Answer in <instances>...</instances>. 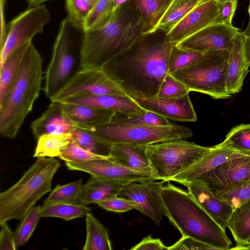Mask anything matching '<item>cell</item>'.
<instances>
[{"label":"cell","instance_id":"6da1fadb","mask_svg":"<svg viewBox=\"0 0 250 250\" xmlns=\"http://www.w3.org/2000/svg\"><path fill=\"white\" fill-rule=\"evenodd\" d=\"M146 37L108 61L101 68L132 98L156 96L168 73L172 45L164 37Z\"/></svg>","mask_w":250,"mask_h":250},{"label":"cell","instance_id":"7a4b0ae2","mask_svg":"<svg viewBox=\"0 0 250 250\" xmlns=\"http://www.w3.org/2000/svg\"><path fill=\"white\" fill-rule=\"evenodd\" d=\"M142 27L140 16H129L121 7L101 25L84 31L79 54L80 69H101L145 37Z\"/></svg>","mask_w":250,"mask_h":250},{"label":"cell","instance_id":"3957f363","mask_svg":"<svg viewBox=\"0 0 250 250\" xmlns=\"http://www.w3.org/2000/svg\"><path fill=\"white\" fill-rule=\"evenodd\" d=\"M162 197L169 221L181 233L216 250L230 249L231 241L221 227L190 193L171 184L163 186Z\"/></svg>","mask_w":250,"mask_h":250},{"label":"cell","instance_id":"277c9868","mask_svg":"<svg viewBox=\"0 0 250 250\" xmlns=\"http://www.w3.org/2000/svg\"><path fill=\"white\" fill-rule=\"evenodd\" d=\"M42 58L31 42L19 73L0 105V134L14 138L40 95L43 80Z\"/></svg>","mask_w":250,"mask_h":250},{"label":"cell","instance_id":"5b68a950","mask_svg":"<svg viewBox=\"0 0 250 250\" xmlns=\"http://www.w3.org/2000/svg\"><path fill=\"white\" fill-rule=\"evenodd\" d=\"M60 167L54 158H39L20 180L0 193V225L21 220L44 194L51 190L53 176Z\"/></svg>","mask_w":250,"mask_h":250},{"label":"cell","instance_id":"8992f818","mask_svg":"<svg viewBox=\"0 0 250 250\" xmlns=\"http://www.w3.org/2000/svg\"><path fill=\"white\" fill-rule=\"evenodd\" d=\"M230 50L206 51L189 65L171 74L188 88L189 91L207 94L213 99H228L232 96L226 90Z\"/></svg>","mask_w":250,"mask_h":250},{"label":"cell","instance_id":"52a82bcc","mask_svg":"<svg viewBox=\"0 0 250 250\" xmlns=\"http://www.w3.org/2000/svg\"><path fill=\"white\" fill-rule=\"evenodd\" d=\"M83 128L111 145L121 143L147 145L173 140H186L193 136L189 128L172 124L155 126L110 122Z\"/></svg>","mask_w":250,"mask_h":250},{"label":"cell","instance_id":"ba28073f","mask_svg":"<svg viewBox=\"0 0 250 250\" xmlns=\"http://www.w3.org/2000/svg\"><path fill=\"white\" fill-rule=\"evenodd\" d=\"M184 139L146 145V154L158 180L169 182L190 167L212 149Z\"/></svg>","mask_w":250,"mask_h":250},{"label":"cell","instance_id":"9c48e42d","mask_svg":"<svg viewBox=\"0 0 250 250\" xmlns=\"http://www.w3.org/2000/svg\"><path fill=\"white\" fill-rule=\"evenodd\" d=\"M83 32L68 17L61 22L51 58L45 72L43 90L48 98L52 97L72 75L76 45L82 42Z\"/></svg>","mask_w":250,"mask_h":250},{"label":"cell","instance_id":"30bf717a","mask_svg":"<svg viewBox=\"0 0 250 250\" xmlns=\"http://www.w3.org/2000/svg\"><path fill=\"white\" fill-rule=\"evenodd\" d=\"M128 96L121 86L102 69H80L50 99L61 102L81 95Z\"/></svg>","mask_w":250,"mask_h":250},{"label":"cell","instance_id":"8fae6325","mask_svg":"<svg viewBox=\"0 0 250 250\" xmlns=\"http://www.w3.org/2000/svg\"><path fill=\"white\" fill-rule=\"evenodd\" d=\"M51 20V14L45 5L29 8L9 23L4 45L0 49V66L15 50L31 42Z\"/></svg>","mask_w":250,"mask_h":250},{"label":"cell","instance_id":"7c38bea8","mask_svg":"<svg viewBox=\"0 0 250 250\" xmlns=\"http://www.w3.org/2000/svg\"><path fill=\"white\" fill-rule=\"evenodd\" d=\"M132 182L125 184L118 196L131 201L135 209L150 218L157 225L167 216L162 197L164 181Z\"/></svg>","mask_w":250,"mask_h":250},{"label":"cell","instance_id":"4fadbf2b","mask_svg":"<svg viewBox=\"0 0 250 250\" xmlns=\"http://www.w3.org/2000/svg\"><path fill=\"white\" fill-rule=\"evenodd\" d=\"M220 6L217 0H206L201 3L165 34V40L176 45L209 26L224 23Z\"/></svg>","mask_w":250,"mask_h":250},{"label":"cell","instance_id":"5bb4252c","mask_svg":"<svg viewBox=\"0 0 250 250\" xmlns=\"http://www.w3.org/2000/svg\"><path fill=\"white\" fill-rule=\"evenodd\" d=\"M65 165L69 170L82 171L92 176L119 181L125 184L158 180L153 173L130 169L113 162L108 158L80 163L65 162Z\"/></svg>","mask_w":250,"mask_h":250},{"label":"cell","instance_id":"9a60e30c","mask_svg":"<svg viewBox=\"0 0 250 250\" xmlns=\"http://www.w3.org/2000/svg\"><path fill=\"white\" fill-rule=\"evenodd\" d=\"M250 159V154L229 159L202 175L196 180L202 182L214 192L228 188L248 180Z\"/></svg>","mask_w":250,"mask_h":250},{"label":"cell","instance_id":"2e32d148","mask_svg":"<svg viewBox=\"0 0 250 250\" xmlns=\"http://www.w3.org/2000/svg\"><path fill=\"white\" fill-rule=\"evenodd\" d=\"M239 31L232 25L215 24L203 29L176 45L202 52L230 50L233 39Z\"/></svg>","mask_w":250,"mask_h":250},{"label":"cell","instance_id":"e0dca14e","mask_svg":"<svg viewBox=\"0 0 250 250\" xmlns=\"http://www.w3.org/2000/svg\"><path fill=\"white\" fill-rule=\"evenodd\" d=\"M146 110L167 119L184 122H195L197 115L189 94L177 98H132Z\"/></svg>","mask_w":250,"mask_h":250},{"label":"cell","instance_id":"ac0fdd59","mask_svg":"<svg viewBox=\"0 0 250 250\" xmlns=\"http://www.w3.org/2000/svg\"><path fill=\"white\" fill-rule=\"evenodd\" d=\"M200 206L223 228L228 227L233 208L199 180L184 185Z\"/></svg>","mask_w":250,"mask_h":250},{"label":"cell","instance_id":"d6986e66","mask_svg":"<svg viewBox=\"0 0 250 250\" xmlns=\"http://www.w3.org/2000/svg\"><path fill=\"white\" fill-rule=\"evenodd\" d=\"M77 127L64 109L62 103L58 102H51L42 115L30 125L37 140L44 134L71 133Z\"/></svg>","mask_w":250,"mask_h":250},{"label":"cell","instance_id":"ffe728a7","mask_svg":"<svg viewBox=\"0 0 250 250\" xmlns=\"http://www.w3.org/2000/svg\"><path fill=\"white\" fill-rule=\"evenodd\" d=\"M62 103L92 106L129 115H139L147 110L129 96L85 94L72 97Z\"/></svg>","mask_w":250,"mask_h":250},{"label":"cell","instance_id":"44dd1931","mask_svg":"<svg viewBox=\"0 0 250 250\" xmlns=\"http://www.w3.org/2000/svg\"><path fill=\"white\" fill-rule=\"evenodd\" d=\"M247 154L220 146L218 144L196 163L179 174L171 178L169 181L185 184L197 180L205 173L211 170L225 162Z\"/></svg>","mask_w":250,"mask_h":250},{"label":"cell","instance_id":"7402d4cb","mask_svg":"<svg viewBox=\"0 0 250 250\" xmlns=\"http://www.w3.org/2000/svg\"><path fill=\"white\" fill-rule=\"evenodd\" d=\"M244 41L245 36L239 31L233 39L230 50L226 87L231 95L240 92L249 71L245 57Z\"/></svg>","mask_w":250,"mask_h":250},{"label":"cell","instance_id":"603a6c76","mask_svg":"<svg viewBox=\"0 0 250 250\" xmlns=\"http://www.w3.org/2000/svg\"><path fill=\"white\" fill-rule=\"evenodd\" d=\"M108 159L135 170L153 173L146 154V145L116 144L111 145Z\"/></svg>","mask_w":250,"mask_h":250},{"label":"cell","instance_id":"cb8c5ba5","mask_svg":"<svg viewBox=\"0 0 250 250\" xmlns=\"http://www.w3.org/2000/svg\"><path fill=\"white\" fill-rule=\"evenodd\" d=\"M125 184L119 181L91 176L83 185L79 198L80 204H97L106 198L118 196Z\"/></svg>","mask_w":250,"mask_h":250},{"label":"cell","instance_id":"d4e9b609","mask_svg":"<svg viewBox=\"0 0 250 250\" xmlns=\"http://www.w3.org/2000/svg\"><path fill=\"white\" fill-rule=\"evenodd\" d=\"M62 104L73 122L77 126L83 128L109 123L116 112L92 106L66 103Z\"/></svg>","mask_w":250,"mask_h":250},{"label":"cell","instance_id":"484cf974","mask_svg":"<svg viewBox=\"0 0 250 250\" xmlns=\"http://www.w3.org/2000/svg\"><path fill=\"white\" fill-rule=\"evenodd\" d=\"M173 0H134L142 21V34L146 37L156 32V28Z\"/></svg>","mask_w":250,"mask_h":250},{"label":"cell","instance_id":"4316f807","mask_svg":"<svg viewBox=\"0 0 250 250\" xmlns=\"http://www.w3.org/2000/svg\"><path fill=\"white\" fill-rule=\"evenodd\" d=\"M31 42H28L15 50L0 66V105L19 73L24 56Z\"/></svg>","mask_w":250,"mask_h":250},{"label":"cell","instance_id":"83f0119b","mask_svg":"<svg viewBox=\"0 0 250 250\" xmlns=\"http://www.w3.org/2000/svg\"><path fill=\"white\" fill-rule=\"evenodd\" d=\"M227 228L236 244L230 249L242 250L250 239V201L234 208Z\"/></svg>","mask_w":250,"mask_h":250},{"label":"cell","instance_id":"f1b7e54d","mask_svg":"<svg viewBox=\"0 0 250 250\" xmlns=\"http://www.w3.org/2000/svg\"><path fill=\"white\" fill-rule=\"evenodd\" d=\"M208 0H173L156 28L168 33L196 7Z\"/></svg>","mask_w":250,"mask_h":250},{"label":"cell","instance_id":"f546056e","mask_svg":"<svg viewBox=\"0 0 250 250\" xmlns=\"http://www.w3.org/2000/svg\"><path fill=\"white\" fill-rule=\"evenodd\" d=\"M86 237L83 250H111L107 230L90 212L85 216Z\"/></svg>","mask_w":250,"mask_h":250},{"label":"cell","instance_id":"4dcf8cb0","mask_svg":"<svg viewBox=\"0 0 250 250\" xmlns=\"http://www.w3.org/2000/svg\"><path fill=\"white\" fill-rule=\"evenodd\" d=\"M72 139L71 133L42 135L37 139L33 156L38 158L58 157Z\"/></svg>","mask_w":250,"mask_h":250},{"label":"cell","instance_id":"1f68e13d","mask_svg":"<svg viewBox=\"0 0 250 250\" xmlns=\"http://www.w3.org/2000/svg\"><path fill=\"white\" fill-rule=\"evenodd\" d=\"M90 211L89 207L81 204L44 201L41 208V216L59 217L67 221L85 216Z\"/></svg>","mask_w":250,"mask_h":250},{"label":"cell","instance_id":"d6a6232c","mask_svg":"<svg viewBox=\"0 0 250 250\" xmlns=\"http://www.w3.org/2000/svg\"><path fill=\"white\" fill-rule=\"evenodd\" d=\"M71 133L73 140L82 148L97 155L109 157L111 145L103 141L90 131L77 126Z\"/></svg>","mask_w":250,"mask_h":250},{"label":"cell","instance_id":"836d02e7","mask_svg":"<svg viewBox=\"0 0 250 250\" xmlns=\"http://www.w3.org/2000/svg\"><path fill=\"white\" fill-rule=\"evenodd\" d=\"M218 145L250 154V124H241L233 127L227 134L224 141Z\"/></svg>","mask_w":250,"mask_h":250},{"label":"cell","instance_id":"e575fe53","mask_svg":"<svg viewBox=\"0 0 250 250\" xmlns=\"http://www.w3.org/2000/svg\"><path fill=\"white\" fill-rule=\"evenodd\" d=\"M40 206L33 207L21 219L15 232L17 248L25 245L35 229L41 216Z\"/></svg>","mask_w":250,"mask_h":250},{"label":"cell","instance_id":"d590c367","mask_svg":"<svg viewBox=\"0 0 250 250\" xmlns=\"http://www.w3.org/2000/svg\"><path fill=\"white\" fill-rule=\"evenodd\" d=\"M205 53L172 45L168 59V73L171 74L189 65Z\"/></svg>","mask_w":250,"mask_h":250},{"label":"cell","instance_id":"8d00e7d4","mask_svg":"<svg viewBox=\"0 0 250 250\" xmlns=\"http://www.w3.org/2000/svg\"><path fill=\"white\" fill-rule=\"evenodd\" d=\"M110 122L141 125L166 126L171 124L167 118L147 110L139 115L115 112Z\"/></svg>","mask_w":250,"mask_h":250},{"label":"cell","instance_id":"74e56055","mask_svg":"<svg viewBox=\"0 0 250 250\" xmlns=\"http://www.w3.org/2000/svg\"><path fill=\"white\" fill-rule=\"evenodd\" d=\"M83 186L82 179L63 185H58L45 201L80 204L79 198Z\"/></svg>","mask_w":250,"mask_h":250},{"label":"cell","instance_id":"f35d334b","mask_svg":"<svg viewBox=\"0 0 250 250\" xmlns=\"http://www.w3.org/2000/svg\"><path fill=\"white\" fill-rule=\"evenodd\" d=\"M214 193L235 208L250 201V180Z\"/></svg>","mask_w":250,"mask_h":250},{"label":"cell","instance_id":"ab89813d","mask_svg":"<svg viewBox=\"0 0 250 250\" xmlns=\"http://www.w3.org/2000/svg\"><path fill=\"white\" fill-rule=\"evenodd\" d=\"M113 0H98L91 8L85 22L83 31L98 27L113 13Z\"/></svg>","mask_w":250,"mask_h":250},{"label":"cell","instance_id":"60d3db41","mask_svg":"<svg viewBox=\"0 0 250 250\" xmlns=\"http://www.w3.org/2000/svg\"><path fill=\"white\" fill-rule=\"evenodd\" d=\"M93 5L89 0H66L67 17L73 24L83 30L86 19Z\"/></svg>","mask_w":250,"mask_h":250},{"label":"cell","instance_id":"b9f144b4","mask_svg":"<svg viewBox=\"0 0 250 250\" xmlns=\"http://www.w3.org/2000/svg\"><path fill=\"white\" fill-rule=\"evenodd\" d=\"M65 162L80 163L96 159L108 158L92 153L80 146L72 139L58 157Z\"/></svg>","mask_w":250,"mask_h":250},{"label":"cell","instance_id":"7bdbcfd3","mask_svg":"<svg viewBox=\"0 0 250 250\" xmlns=\"http://www.w3.org/2000/svg\"><path fill=\"white\" fill-rule=\"evenodd\" d=\"M189 92L184 84L167 73L163 80L156 96L161 98H177L184 96Z\"/></svg>","mask_w":250,"mask_h":250},{"label":"cell","instance_id":"ee69618b","mask_svg":"<svg viewBox=\"0 0 250 250\" xmlns=\"http://www.w3.org/2000/svg\"><path fill=\"white\" fill-rule=\"evenodd\" d=\"M97 204L104 209L117 213L125 212L135 209V205L131 201L119 196L106 198Z\"/></svg>","mask_w":250,"mask_h":250},{"label":"cell","instance_id":"f6af8a7d","mask_svg":"<svg viewBox=\"0 0 250 250\" xmlns=\"http://www.w3.org/2000/svg\"><path fill=\"white\" fill-rule=\"evenodd\" d=\"M216 250L213 247L189 236H182L176 243L168 247V250Z\"/></svg>","mask_w":250,"mask_h":250},{"label":"cell","instance_id":"bcb514c9","mask_svg":"<svg viewBox=\"0 0 250 250\" xmlns=\"http://www.w3.org/2000/svg\"><path fill=\"white\" fill-rule=\"evenodd\" d=\"M0 250H15L17 249L15 237L6 222L0 225Z\"/></svg>","mask_w":250,"mask_h":250},{"label":"cell","instance_id":"7dc6e473","mask_svg":"<svg viewBox=\"0 0 250 250\" xmlns=\"http://www.w3.org/2000/svg\"><path fill=\"white\" fill-rule=\"evenodd\" d=\"M131 250H163L168 247L164 245L160 239L154 238L150 235L144 237L140 242L130 249Z\"/></svg>","mask_w":250,"mask_h":250},{"label":"cell","instance_id":"c3c4849f","mask_svg":"<svg viewBox=\"0 0 250 250\" xmlns=\"http://www.w3.org/2000/svg\"><path fill=\"white\" fill-rule=\"evenodd\" d=\"M238 0L227 1L224 3H221L220 11L223 23L232 25L231 22L236 8Z\"/></svg>","mask_w":250,"mask_h":250},{"label":"cell","instance_id":"681fc988","mask_svg":"<svg viewBox=\"0 0 250 250\" xmlns=\"http://www.w3.org/2000/svg\"><path fill=\"white\" fill-rule=\"evenodd\" d=\"M7 0H0V49L3 47L5 42L7 34L8 29L6 27L5 19H4V6Z\"/></svg>","mask_w":250,"mask_h":250},{"label":"cell","instance_id":"f907efd6","mask_svg":"<svg viewBox=\"0 0 250 250\" xmlns=\"http://www.w3.org/2000/svg\"><path fill=\"white\" fill-rule=\"evenodd\" d=\"M245 36L244 53L246 62L250 66V27H247L242 32Z\"/></svg>","mask_w":250,"mask_h":250},{"label":"cell","instance_id":"816d5d0a","mask_svg":"<svg viewBox=\"0 0 250 250\" xmlns=\"http://www.w3.org/2000/svg\"><path fill=\"white\" fill-rule=\"evenodd\" d=\"M128 0H113L112 12H115L119 9L121 6Z\"/></svg>","mask_w":250,"mask_h":250},{"label":"cell","instance_id":"f5cc1de1","mask_svg":"<svg viewBox=\"0 0 250 250\" xmlns=\"http://www.w3.org/2000/svg\"><path fill=\"white\" fill-rule=\"evenodd\" d=\"M51 0H27L29 8L41 5L42 3Z\"/></svg>","mask_w":250,"mask_h":250},{"label":"cell","instance_id":"db71d44e","mask_svg":"<svg viewBox=\"0 0 250 250\" xmlns=\"http://www.w3.org/2000/svg\"><path fill=\"white\" fill-rule=\"evenodd\" d=\"M242 250H250V239Z\"/></svg>","mask_w":250,"mask_h":250},{"label":"cell","instance_id":"11a10c76","mask_svg":"<svg viewBox=\"0 0 250 250\" xmlns=\"http://www.w3.org/2000/svg\"><path fill=\"white\" fill-rule=\"evenodd\" d=\"M248 179L250 180V159L248 164Z\"/></svg>","mask_w":250,"mask_h":250},{"label":"cell","instance_id":"9f6ffc18","mask_svg":"<svg viewBox=\"0 0 250 250\" xmlns=\"http://www.w3.org/2000/svg\"><path fill=\"white\" fill-rule=\"evenodd\" d=\"M248 13L249 15V22L247 27H250V0L249 5V7H248Z\"/></svg>","mask_w":250,"mask_h":250},{"label":"cell","instance_id":"6f0895ef","mask_svg":"<svg viewBox=\"0 0 250 250\" xmlns=\"http://www.w3.org/2000/svg\"><path fill=\"white\" fill-rule=\"evenodd\" d=\"M220 3H224V2L227 1H236V0H217Z\"/></svg>","mask_w":250,"mask_h":250},{"label":"cell","instance_id":"680465c9","mask_svg":"<svg viewBox=\"0 0 250 250\" xmlns=\"http://www.w3.org/2000/svg\"><path fill=\"white\" fill-rule=\"evenodd\" d=\"M92 3L94 4L98 0H89Z\"/></svg>","mask_w":250,"mask_h":250},{"label":"cell","instance_id":"91938a15","mask_svg":"<svg viewBox=\"0 0 250 250\" xmlns=\"http://www.w3.org/2000/svg\"></svg>","mask_w":250,"mask_h":250}]
</instances>
